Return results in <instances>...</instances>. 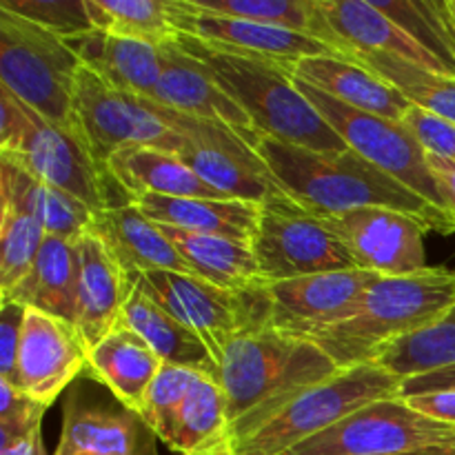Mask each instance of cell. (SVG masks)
<instances>
[{
  "label": "cell",
  "instance_id": "7c38bea8",
  "mask_svg": "<svg viewBox=\"0 0 455 455\" xmlns=\"http://www.w3.org/2000/svg\"><path fill=\"white\" fill-rule=\"evenodd\" d=\"M249 244L267 284L327 271L360 269L349 249L327 225L289 198L262 204Z\"/></svg>",
  "mask_w": 455,
  "mask_h": 455
},
{
  "label": "cell",
  "instance_id": "f546056e",
  "mask_svg": "<svg viewBox=\"0 0 455 455\" xmlns=\"http://www.w3.org/2000/svg\"><path fill=\"white\" fill-rule=\"evenodd\" d=\"M76 283H78V244L49 235L27 278L0 300H13L53 315L76 327Z\"/></svg>",
  "mask_w": 455,
  "mask_h": 455
},
{
  "label": "cell",
  "instance_id": "d6a6232c",
  "mask_svg": "<svg viewBox=\"0 0 455 455\" xmlns=\"http://www.w3.org/2000/svg\"><path fill=\"white\" fill-rule=\"evenodd\" d=\"M349 60L367 67L382 80L394 84L413 107L440 116L455 124V78L391 53H351Z\"/></svg>",
  "mask_w": 455,
  "mask_h": 455
},
{
  "label": "cell",
  "instance_id": "ab89813d",
  "mask_svg": "<svg viewBox=\"0 0 455 455\" xmlns=\"http://www.w3.org/2000/svg\"><path fill=\"white\" fill-rule=\"evenodd\" d=\"M0 9L43 27L62 40L93 31L84 0H0Z\"/></svg>",
  "mask_w": 455,
  "mask_h": 455
},
{
  "label": "cell",
  "instance_id": "2e32d148",
  "mask_svg": "<svg viewBox=\"0 0 455 455\" xmlns=\"http://www.w3.org/2000/svg\"><path fill=\"white\" fill-rule=\"evenodd\" d=\"M87 367L89 347L74 324L27 309L13 387L49 409Z\"/></svg>",
  "mask_w": 455,
  "mask_h": 455
},
{
  "label": "cell",
  "instance_id": "30bf717a",
  "mask_svg": "<svg viewBox=\"0 0 455 455\" xmlns=\"http://www.w3.org/2000/svg\"><path fill=\"white\" fill-rule=\"evenodd\" d=\"M74 129L107 169L111 156L129 147H158L176 154L180 136L164 124L154 102L120 92L83 67L74 89Z\"/></svg>",
  "mask_w": 455,
  "mask_h": 455
},
{
  "label": "cell",
  "instance_id": "74e56055",
  "mask_svg": "<svg viewBox=\"0 0 455 455\" xmlns=\"http://www.w3.org/2000/svg\"><path fill=\"white\" fill-rule=\"evenodd\" d=\"M196 9L311 36L314 0H189Z\"/></svg>",
  "mask_w": 455,
  "mask_h": 455
},
{
  "label": "cell",
  "instance_id": "484cf974",
  "mask_svg": "<svg viewBox=\"0 0 455 455\" xmlns=\"http://www.w3.org/2000/svg\"><path fill=\"white\" fill-rule=\"evenodd\" d=\"M160 369H163V360L138 333H133L124 324H120L93 349H89L87 371L100 385H105L123 407L138 416L145 407L149 387L154 385Z\"/></svg>",
  "mask_w": 455,
  "mask_h": 455
},
{
  "label": "cell",
  "instance_id": "c3c4849f",
  "mask_svg": "<svg viewBox=\"0 0 455 455\" xmlns=\"http://www.w3.org/2000/svg\"><path fill=\"white\" fill-rule=\"evenodd\" d=\"M382 455H455V443L435 444V447L411 449V451H403V453H382Z\"/></svg>",
  "mask_w": 455,
  "mask_h": 455
},
{
  "label": "cell",
  "instance_id": "44dd1931",
  "mask_svg": "<svg viewBox=\"0 0 455 455\" xmlns=\"http://www.w3.org/2000/svg\"><path fill=\"white\" fill-rule=\"evenodd\" d=\"M160 52H163V76L151 102L194 118L225 123L235 132L251 129L249 116L216 83L212 71L198 58L185 52L178 43L163 44Z\"/></svg>",
  "mask_w": 455,
  "mask_h": 455
},
{
  "label": "cell",
  "instance_id": "603a6c76",
  "mask_svg": "<svg viewBox=\"0 0 455 455\" xmlns=\"http://www.w3.org/2000/svg\"><path fill=\"white\" fill-rule=\"evenodd\" d=\"M293 78L320 89L338 102L364 114L403 123L411 102L387 80L369 71L367 67L340 56L305 58L293 69Z\"/></svg>",
  "mask_w": 455,
  "mask_h": 455
},
{
  "label": "cell",
  "instance_id": "4dcf8cb0",
  "mask_svg": "<svg viewBox=\"0 0 455 455\" xmlns=\"http://www.w3.org/2000/svg\"><path fill=\"white\" fill-rule=\"evenodd\" d=\"M163 234L187 262L191 275H198L204 283L231 289V291L267 284L260 278L251 244L222 238V235L191 234V231L173 229V227H163Z\"/></svg>",
  "mask_w": 455,
  "mask_h": 455
},
{
  "label": "cell",
  "instance_id": "9c48e42d",
  "mask_svg": "<svg viewBox=\"0 0 455 455\" xmlns=\"http://www.w3.org/2000/svg\"><path fill=\"white\" fill-rule=\"evenodd\" d=\"M156 111L167 127L180 136L176 156L198 173L212 189L231 200L269 204L287 200L271 176L265 160L234 127L213 120L194 118L154 102ZM291 200V198H289Z\"/></svg>",
  "mask_w": 455,
  "mask_h": 455
},
{
  "label": "cell",
  "instance_id": "7402d4cb",
  "mask_svg": "<svg viewBox=\"0 0 455 455\" xmlns=\"http://www.w3.org/2000/svg\"><path fill=\"white\" fill-rule=\"evenodd\" d=\"M89 231L102 240V244L129 275L149 271L191 274L180 253L163 234V227L151 220L136 200L96 212Z\"/></svg>",
  "mask_w": 455,
  "mask_h": 455
},
{
  "label": "cell",
  "instance_id": "f35d334b",
  "mask_svg": "<svg viewBox=\"0 0 455 455\" xmlns=\"http://www.w3.org/2000/svg\"><path fill=\"white\" fill-rule=\"evenodd\" d=\"M198 376H203V373L194 371V369L163 364L154 385L149 387L140 418L154 431L156 438L163 440L167 447L172 444L178 411H180L182 403H185L187 394L194 387V382L198 380Z\"/></svg>",
  "mask_w": 455,
  "mask_h": 455
},
{
  "label": "cell",
  "instance_id": "ee69618b",
  "mask_svg": "<svg viewBox=\"0 0 455 455\" xmlns=\"http://www.w3.org/2000/svg\"><path fill=\"white\" fill-rule=\"evenodd\" d=\"M407 404L422 416L431 418V420L447 422V425H455V389H443V391H429V394H418L409 395Z\"/></svg>",
  "mask_w": 455,
  "mask_h": 455
},
{
  "label": "cell",
  "instance_id": "e575fe53",
  "mask_svg": "<svg viewBox=\"0 0 455 455\" xmlns=\"http://www.w3.org/2000/svg\"><path fill=\"white\" fill-rule=\"evenodd\" d=\"M378 12L403 31H407L422 49L455 78V27L447 0H371Z\"/></svg>",
  "mask_w": 455,
  "mask_h": 455
},
{
  "label": "cell",
  "instance_id": "d4e9b609",
  "mask_svg": "<svg viewBox=\"0 0 455 455\" xmlns=\"http://www.w3.org/2000/svg\"><path fill=\"white\" fill-rule=\"evenodd\" d=\"M107 172L132 200L142 196L231 200L212 189L176 154L158 147H129L118 151L107 163Z\"/></svg>",
  "mask_w": 455,
  "mask_h": 455
},
{
  "label": "cell",
  "instance_id": "7dc6e473",
  "mask_svg": "<svg viewBox=\"0 0 455 455\" xmlns=\"http://www.w3.org/2000/svg\"><path fill=\"white\" fill-rule=\"evenodd\" d=\"M0 455H47L40 427L31 429L29 434L20 435V438L12 440L9 444H3V447H0Z\"/></svg>",
  "mask_w": 455,
  "mask_h": 455
},
{
  "label": "cell",
  "instance_id": "5bb4252c",
  "mask_svg": "<svg viewBox=\"0 0 455 455\" xmlns=\"http://www.w3.org/2000/svg\"><path fill=\"white\" fill-rule=\"evenodd\" d=\"M320 220L349 249L360 269L385 278H403L429 269L425 258L427 229L407 213L367 207Z\"/></svg>",
  "mask_w": 455,
  "mask_h": 455
},
{
  "label": "cell",
  "instance_id": "f1b7e54d",
  "mask_svg": "<svg viewBox=\"0 0 455 455\" xmlns=\"http://www.w3.org/2000/svg\"><path fill=\"white\" fill-rule=\"evenodd\" d=\"M136 203L151 220L163 227H173L191 234L222 235L247 244L251 243L260 216V204L243 203V200L142 196Z\"/></svg>",
  "mask_w": 455,
  "mask_h": 455
},
{
  "label": "cell",
  "instance_id": "4316f807",
  "mask_svg": "<svg viewBox=\"0 0 455 455\" xmlns=\"http://www.w3.org/2000/svg\"><path fill=\"white\" fill-rule=\"evenodd\" d=\"M84 67L120 92L151 100L163 76V52L158 44L118 38L93 29L67 40Z\"/></svg>",
  "mask_w": 455,
  "mask_h": 455
},
{
  "label": "cell",
  "instance_id": "bcb514c9",
  "mask_svg": "<svg viewBox=\"0 0 455 455\" xmlns=\"http://www.w3.org/2000/svg\"><path fill=\"white\" fill-rule=\"evenodd\" d=\"M427 163H429V169L434 172L435 180H438L440 194H443L444 203H447L449 216L455 222V163L434 154H427Z\"/></svg>",
  "mask_w": 455,
  "mask_h": 455
},
{
  "label": "cell",
  "instance_id": "7bdbcfd3",
  "mask_svg": "<svg viewBox=\"0 0 455 455\" xmlns=\"http://www.w3.org/2000/svg\"><path fill=\"white\" fill-rule=\"evenodd\" d=\"M27 307L13 300H0V380H13Z\"/></svg>",
  "mask_w": 455,
  "mask_h": 455
},
{
  "label": "cell",
  "instance_id": "f907efd6",
  "mask_svg": "<svg viewBox=\"0 0 455 455\" xmlns=\"http://www.w3.org/2000/svg\"><path fill=\"white\" fill-rule=\"evenodd\" d=\"M447 4H449V13H451L453 27H455V0H447Z\"/></svg>",
  "mask_w": 455,
  "mask_h": 455
},
{
  "label": "cell",
  "instance_id": "e0dca14e",
  "mask_svg": "<svg viewBox=\"0 0 455 455\" xmlns=\"http://www.w3.org/2000/svg\"><path fill=\"white\" fill-rule=\"evenodd\" d=\"M382 275L367 269L327 271L267 284L271 327L291 336L329 327L354 314L360 298Z\"/></svg>",
  "mask_w": 455,
  "mask_h": 455
},
{
  "label": "cell",
  "instance_id": "836d02e7",
  "mask_svg": "<svg viewBox=\"0 0 455 455\" xmlns=\"http://www.w3.org/2000/svg\"><path fill=\"white\" fill-rule=\"evenodd\" d=\"M229 440L227 400L216 378L198 376L178 411L176 429L169 449L178 455L196 453Z\"/></svg>",
  "mask_w": 455,
  "mask_h": 455
},
{
  "label": "cell",
  "instance_id": "5b68a950",
  "mask_svg": "<svg viewBox=\"0 0 455 455\" xmlns=\"http://www.w3.org/2000/svg\"><path fill=\"white\" fill-rule=\"evenodd\" d=\"M0 158L74 196L93 209V213L124 204L114 198L111 189L120 187L116 185L109 172L93 160L92 151L78 133L44 120L3 84H0Z\"/></svg>",
  "mask_w": 455,
  "mask_h": 455
},
{
  "label": "cell",
  "instance_id": "9a60e30c",
  "mask_svg": "<svg viewBox=\"0 0 455 455\" xmlns=\"http://www.w3.org/2000/svg\"><path fill=\"white\" fill-rule=\"evenodd\" d=\"M176 4L178 31L182 36L198 38L200 43L218 52L274 62L291 74L298 62L305 58L340 56L336 49L309 34L204 13L196 9L189 0H176Z\"/></svg>",
  "mask_w": 455,
  "mask_h": 455
},
{
  "label": "cell",
  "instance_id": "52a82bcc",
  "mask_svg": "<svg viewBox=\"0 0 455 455\" xmlns=\"http://www.w3.org/2000/svg\"><path fill=\"white\" fill-rule=\"evenodd\" d=\"M83 60L67 40L0 9V83L20 102L74 129V89Z\"/></svg>",
  "mask_w": 455,
  "mask_h": 455
},
{
  "label": "cell",
  "instance_id": "ba28073f",
  "mask_svg": "<svg viewBox=\"0 0 455 455\" xmlns=\"http://www.w3.org/2000/svg\"><path fill=\"white\" fill-rule=\"evenodd\" d=\"M133 278L156 305L203 338L216 363L240 333L271 324L267 284L231 291L178 271H149Z\"/></svg>",
  "mask_w": 455,
  "mask_h": 455
},
{
  "label": "cell",
  "instance_id": "b9f144b4",
  "mask_svg": "<svg viewBox=\"0 0 455 455\" xmlns=\"http://www.w3.org/2000/svg\"><path fill=\"white\" fill-rule=\"evenodd\" d=\"M403 124L413 133L427 154L440 156V158L455 163V124L440 116L429 114L420 107H411L404 114Z\"/></svg>",
  "mask_w": 455,
  "mask_h": 455
},
{
  "label": "cell",
  "instance_id": "60d3db41",
  "mask_svg": "<svg viewBox=\"0 0 455 455\" xmlns=\"http://www.w3.org/2000/svg\"><path fill=\"white\" fill-rule=\"evenodd\" d=\"M44 411L47 407L22 394L12 382L0 380V447L40 427Z\"/></svg>",
  "mask_w": 455,
  "mask_h": 455
},
{
  "label": "cell",
  "instance_id": "8992f818",
  "mask_svg": "<svg viewBox=\"0 0 455 455\" xmlns=\"http://www.w3.org/2000/svg\"><path fill=\"white\" fill-rule=\"evenodd\" d=\"M400 385L403 380L378 363L340 369L284 403L256 431L234 440L231 449L234 455H283L367 404L398 395Z\"/></svg>",
  "mask_w": 455,
  "mask_h": 455
},
{
  "label": "cell",
  "instance_id": "8d00e7d4",
  "mask_svg": "<svg viewBox=\"0 0 455 455\" xmlns=\"http://www.w3.org/2000/svg\"><path fill=\"white\" fill-rule=\"evenodd\" d=\"M47 231L13 207L0 204V298L9 296L34 267Z\"/></svg>",
  "mask_w": 455,
  "mask_h": 455
},
{
  "label": "cell",
  "instance_id": "4fadbf2b",
  "mask_svg": "<svg viewBox=\"0 0 455 455\" xmlns=\"http://www.w3.org/2000/svg\"><path fill=\"white\" fill-rule=\"evenodd\" d=\"M455 443V425L431 420L391 395L351 413L283 455H382Z\"/></svg>",
  "mask_w": 455,
  "mask_h": 455
},
{
  "label": "cell",
  "instance_id": "f6af8a7d",
  "mask_svg": "<svg viewBox=\"0 0 455 455\" xmlns=\"http://www.w3.org/2000/svg\"><path fill=\"white\" fill-rule=\"evenodd\" d=\"M443 389H455V364L447 369H438V371L407 378V380H403V385H400L398 398H409V395L429 394V391Z\"/></svg>",
  "mask_w": 455,
  "mask_h": 455
},
{
  "label": "cell",
  "instance_id": "3957f363",
  "mask_svg": "<svg viewBox=\"0 0 455 455\" xmlns=\"http://www.w3.org/2000/svg\"><path fill=\"white\" fill-rule=\"evenodd\" d=\"M455 305V271L429 267L416 275L378 278L345 320L300 338L315 342L338 369L376 363L391 345L438 323Z\"/></svg>",
  "mask_w": 455,
  "mask_h": 455
},
{
  "label": "cell",
  "instance_id": "1f68e13d",
  "mask_svg": "<svg viewBox=\"0 0 455 455\" xmlns=\"http://www.w3.org/2000/svg\"><path fill=\"white\" fill-rule=\"evenodd\" d=\"M93 29L118 38L163 44L176 43V0H84Z\"/></svg>",
  "mask_w": 455,
  "mask_h": 455
},
{
  "label": "cell",
  "instance_id": "cb8c5ba5",
  "mask_svg": "<svg viewBox=\"0 0 455 455\" xmlns=\"http://www.w3.org/2000/svg\"><path fill=\"white\" fill-rule=\"evenodd\" d=\"M0 204L34 218L49 235L78 243L89 231L93 209L27 169L0 158Z\"/></svg>",
  "mask_w": 455,
  "mask_h": 455
},
{
  "label": "cell",
  "instance_id": "ffe728a7",
  "mask_svg": "<svg viewBox=\"0 0 455 455\" xmlns=\"http://www.w3.org/2000/svg\"><path fill=\"white\" fill-rule=\"evenodd\" d=\"M78 283H76V329L89 349L123 324L124 305L133 275L118 265L109 249L92 231L78 240Z\"/></svg>",
  "mask_w": 455,
  "mask_h": 455
},
{
  "label": "cell",
  "instance_id": "ac0fdd59",
  "mask_svg": "<svg viewBox=\"0 0 455 455\" xmlns=\"http://www.w3.org/2000/svg\"><path fill=\"white\" fill-rule=\"evenodd\" d=\"M311 36L349 60L351 53H391L425 69L447 74L407 31L378 12L371 0H314Z\"/></svg>",
  "mask_w": 455,
  "mask_h": 455
},
{
  "label": "cell",
  "instance_id": "8fae6325",
  "mask_svg": "<svg viewBox=\"0 0 455 455\" xmlns=\"http://www.w3.org/2000/svg\"><path fill=\"white\" fill-rule=\"evenodd\" d=\"M293 83L349 149L380 167L382 172H387L391 178L403 182L404 187L416 191L420 198L449 216L438 180L427 163V151L403 123L342 105L336 98L327 96L298 78H293Z\"/></svg>",
  "mask_w": 455,
  "mask_h": 455
},
{
  "label": "cell",
  "instance_id": "7a4b0ae2",
  "mask_svg": "<svg viewBox=\"0 0 455 455\" xmlns=\"http://www.w3.org/2000/svg\"><path fill=\"white\" fill-rule=\"evenodd\" d=\"M340 369L315 342L271 324L249 329L227 345L218 380L227 400L229 440L244 438L284 403Z\"/></svg>",
  "mask_w": 455,
  "mask_h": 455
},
{
  "label": "cell",
  "instance_id": "277c9868",
  "mask_svg": "<svg viewBox=\"0 0 455 455\" xmlns=\"http://www.w3.org/2000/svg\"><path fill=\"white\" fill-rule=\"evenodd\" d=\"M176 43L212 71L216 83L249 116L253 132L320 154L349 149L296 87L291 71L274 62L218 52L191 36H180Z\"/></svg>",
  "mask_w": 455,
  "mask_h": 455
},
{
  "label": "cell",
  "instance_id": "d590c367",
  "mask_svg": "<svg viewBox=\"0 0 455 455\" xmlns=\"http://www.w3.org/2000/svg\"><path fill=\"white\" fill-rule=\"evenodd\" d=\"M380 367L398 376L400 380L438 371L455 364V305L438 323L404 340L391 345L380 358Z\"/></svg>",
  "mask_w": 455,
  "mask_h": 455
},
{
  "label": "cell",
  "instance_id": "816d5d0a",
  "mask_svg": "<svg viewBox=\"0 0 455 455\" xmlns=\"http://www.w3.org/2000/svg\"><path fill=\"white\" fill-rule=\"evenodd\" d=\"M154 455H158V453H154Z\"/></svg>",
  "mask_w": 455,
  "mask_h": 455
},
{
  "label": "cell",
  "instance_id": "681fc988",
  "mask_svg": "<svg viewBox=\"0 0 455 455\" xmlns=\"http://www.w3.org/2000/svg\"><path fill=\"white\" fill-rule=\"evenodd\" d=\"M185 455H234V449H231V440H225L220 444H213V447L200 449L196 453H185Z\"/></svg>",
  "mask_w": 455,
  "mask_h": 455
},
{
  "label": "cell",
  "instance_id": "83f0119b",
  "mask_svg": "<svg viewBox=\"0 0 455 455\" xmlns=\"http://www.w3.org/2000/svg\"><path fill=\"white\" fill-rule=\"evenodd\" d=\"M123 324L142 338L163 360V364L194 369L218 380V363L198 333L178 323L172 314L156 305L133 278L132 293L127 298ZM220 382V380H218Z\"/></svg>",
  "mask_w": 455,
  "mask_h": 455
},
{
  "label": "cell",
  "instance_id": "6da1fadb",
  "mask_svg": "<svg viewBox=\"0 0 455 455\" xmlns=\"http://www.w3.org/2000/svg\"><path fill=\"white\" fill-rule=\"evenodd\" d=\"M265 160L280 189L315 218L342 216L355 209H395L422 222L427 231L455 234V222L354 149L320 154L274 140L247 129L238 132Z\"/></svg>",
  "mask_w": 455,
  "mask_h": 455
},
{
  "label": "cell",
  "instance_id": "d6986e66",
  "mask_svg": "<svg viewBox=\"0 0 455 455\" xmlns=\"http://www.w3.org/2000/svg\"><path fill=\"white\" fill-rule=\"evenodd\" d=\"M156 440L147 422L120 403L109 407L87 391H74L53 455H154Z\"/></svg>",
  "mask_w": 455,
  "mask_h": 455
}]
</instances>
